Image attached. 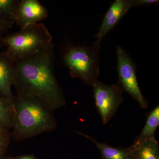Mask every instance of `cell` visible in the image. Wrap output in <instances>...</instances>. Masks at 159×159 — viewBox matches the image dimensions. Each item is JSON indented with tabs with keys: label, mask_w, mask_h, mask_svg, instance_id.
<instances>
[{
	"label": "cell",
	"mask_w": 159,
	"mask_h": 159,
	"mask_svg": "<svg viewBox=\"0 0 159 159\" xmlns=\"http://www.w3.org/2000/svg\"><path fill=\"white\" fill-rule=\"evenodd\" d=\"M118 84L139 103L143 109L148 107V101L143 96L137 80L135 64L129 55L120 46L117 48Z\"/></svg>",
	"instance_id": "cell-5"
},
{
	"label": "cell",
	"mask_w": 159,
	"mask_h": 159,
	"mask_svg": "<svg viewBox=\"0 0 159 159\" xmlns=\"http://www.w3.org/2000/svg\"><path fill=\"white\" fill-rule=\"evenodd\" d=\"M14 24V22L11 21L7 20L0 18V49L4 46L3 43L4 34L12 28Z\"/></svg>",
	"instance_id": "cell-16"
},
{
	"label": "cell",
	"mask_w": 159,
	"mask_h": 159,
	"mask_svg": "<svg viewBox=\"0 0 159 159\" xmlns=\"http://www.w3.org/2000/svg\"><path fill=\"white\" fill-rule=\"evenodd\" d=\"M159 125V105L153 108L147 115L145 124L138 138L149 139L155 136Z\"/></svg>",
	"instance_id": "cell-12"
},
{
	"label": "cell",
	"mask_w": 159,
	"mask_h": 159,
	"mask_svg": "<svg viewBox=\"0 0 159 159\" xmlns=\"http://www.w3.org/2000/svg\"><path fill=\"white\" fill-rule=\"evenodd\" d=\"M79 133L94 143L100 152L102 159H131L128 147H112L106 143L99 142L88 135Z\"/></svg>",
	"instance_id": "cell-11"
},
{
	"label": "cell",
	"mask_w": 159,
	"mask_h": 159,
	"mask_svg": "<svg viewBox=\"0 0 159 159\" xmlns=\"http://www.w3.org/2000/svg\"><path fill=\"white\" fill-rule=\"evenodd\" d=\"M9 129L0 123V157L5 156L9 147L11 136Z\"/></svg>",
	"instance_id": "cell-15"
},
{
	"label": "cell",
	"mask_w": 159,
	"mask_h": 159,
	"mask_svg": "<svg viewBox=\"0 0 159 159\" xmlns=\"http://www.w3.org/2000/svg\"><path fill=\"white\" fill-rule=\"evenodd\" d=\"M159 2L157 0H134V7L157 5Z\"/></svg>",
	"instance_id": "cell-17"
},
{
	"label": "cell",
	"mask_w": 159,
	"mask_h": 159,
	"mask_svg": "<svg viewBox=\"0 0 159 159\" xmlns=\"http://www.w3.org/2000/svg\"><path fill=\"white\" fill-rule=\"evenodd\" d=\"M11 159H38L37 158L32 155H25L20 156L12 158Z\"/></svg>",
	"instance_id": "cell-18"
},
{
	"label": "cell",
	"mask_w": 159,
	"mask_h": 159,
	"mask_svg": "<svg viewBox=\"0 0 159 159\" xmlns=\"http://www.w3.org/2000/svg\"><path fill=\"white\" fill-rule=\"evenodd\" d=\"M131 159H159V145L155 137L140 139L136 137L128 147Z\"/></svg>",
	"instance_id": "cell-10"
},
{
	"label": "cell",
	"mask_w": 159,
	"mask_h": 159,
	"mask_svg": "<svg viewBox=\"0 0 159 159\" xmlns=\"http://www.w3.org/2000/svg\"><path fill=\"white\" fill-rule=\"evenodd\" d=\"M53 37L41 23L26 26L18 32L4 36L3 43L16 61L36 54L52 43Z\"/></svg>",
	"instance_id": "cell-3"
},
{
	"label": "cell",
	"mask_w": 159,
	"mask_h": 159,
	"mask_svg": "<svg viewBox=\"0 0 159 159\" xmlns=\"http://www.w3.org/2000/svg\"><path fill=\"white\" fill-rule=\"evenodd\" d=\"M100 43L96 41L90 47L70 46L62 56L63 62L71 77L78 78L88 85L93 86L99 75Z\"/></svg>",
	"instance_id": "cell-4"
},
{
	"label": "cell",
	"mask_w": 159,
	"mask_h": 159,
	"mask_svg": "<svg viewBox=\"0 0 159 159\" xmlns=\"http://www.w3.org/2000/svg\"><path fill=\"white\" fill-rule=\"evenodd\" d=\"M92 86L96 107L102 123L105 125L123 102L124 91L118 83L107 85L98 80Z\"/></svg>",
	"instance_id": "cell-6"
},
{
	"label": "cell",
	"mask_w": 159,
	"mask_h": 159,
	"mask_svg": "<svg viewBox=\"0 0 159 159\" xmlns=\"http://www.w3.org/2000/svg\"><path fill=\"white\" fill-rule=\"evenodd\" d=\"M13 110L11 136L18 141L50 132L57 127L54 110L34 96L16 93Z\"/></svg>",
	"instance_id": "cell-2"
},
{
	"label": "cell",
	"mask_w": 159,
	"mask_h": 159,
	"mask_svg": "<svg viewBox=\"0 0 159 159\" xmlns=\"http://www.w3.org/2000/svg\"><path fill=\"white\" fill-rule=\"evenodd\" d=\"M134 0H116L111 4L102 20L95 38L101 42L106 34L112 30L131 8L134 7Z\"/></svg>",
	"instance_id": "cell-9"
},
{
	"label": "cell",
	"mask_w": 159,
	"mask_h": 159,
	"mask_svg": "<svg viewBox=\"0 0 159 159\" xmlns=\"http://www.w3.org/2000/svg\"><path fill=\"white\" fill-rule=\"evenodd\" d=\"M54 45L16 61L14 85L16 92L38 98L54 109L66 105L54 71Z\"/></svg>",
	"instance_id": "cell-1"
},
{
	"label": "cell",
	"mask_w": 159,
	"mask_h": 159,
	"mask_svg": "<svg viewBox=\"0 0 159 159\" xmlns=\"http://www.w3.org/2000/svg\"><path fill=\"white\" fill-rule=\"evenodd\" d=\"M16 61L7 50L0 53V94L13 105L14 85L16 74Z\"/></svg>",
	"instance_id": "cell-8"
},
{
	"label": "cell",
	"mask_w": 159,
	"mask_h": 159,
	"mask_svg": "<svg viewBox=\"0 0 159 159\" xmlns=\"http://www.w3.org/2000/svg\"><path fill=\"white\" fill-rule=\"evenodd\" d=\"M20 0H0V18L14 22Z\"/></svg>",
	"instance_id": "cell-14"
},
{
	"label": "cell",
	"mask_w": 159,
	"mask_h": 159,
	"mask_svg": "<svg viewBox=\"0 0 159 159\" xmlns=\"http://www.w3.org/2000/svg\"><path fill=\"white\" fill-rule=\"evenodd\" d=\"M48 15V10L38 0H21L15 23L22 29L43 20Z\"/></svg>",
	"instance_id": "cell-7"
},
{
	"label": "cell",
	"mask_w": 159,
	"mask_h": 159,
	"mask_svg": "<svg viewBox=\"0 0 159 159\" xmlns=\"http://www.w3.org/2000/svg\"><path fill=\"white\" fill-rule=\"evenodd\" d=\"M13 105L0 94V123L10 129L12 127Z\"/></svg>",
	"instance_id": "cell-13"
},
{
	"label": "cell",
	"mask_w": 159,
	"mask_h": 159,
	"mask_svg": "<svg viewBox=\"0 0 159 159\" xmlns=\"http://www.w3.org/2000/svg\"><path fill=\"white\" fill-rule=\"evenodd\" d=\"M0 159H11V157H6L4 156L1 157Z\"/></svg>",
	"instance_id": "cell-19"
}]
</instances>
